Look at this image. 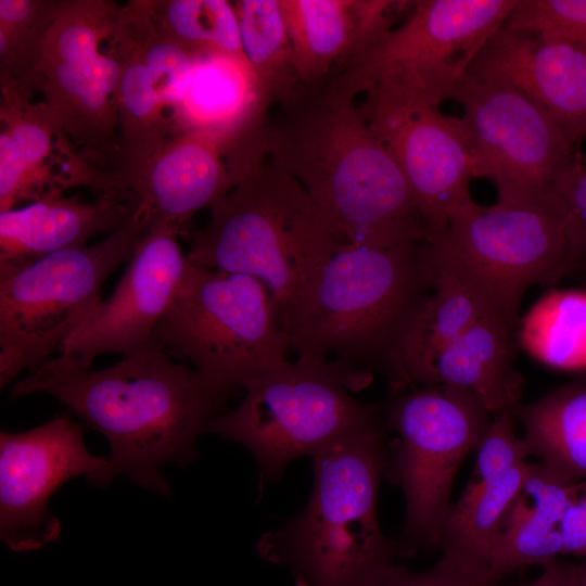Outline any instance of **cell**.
<instances>
[{
  "instance_id": "obj_19",
  "label": "cell",
  "mask_w": 586,
  "mask_h": 586,
  "mask_svg": "<svg viewBox=\"0 0 586 586\" xmlns=\"http://www.w3.org/2000/svg\"><path fill=\"white\" fill-rule=\"evenodd\" d=\"M222 142L199 132L165 140L133 164L111 173L114 195L148 208L151 225L186 232L189 219L233 186Z\"/></svg>"
},
{
  "instance_id": "obj_7",
  "label": "cell",
  "mask_w": 586,
  "mask_h": 586,
  "mask_svg": "<svg viewBox=\"0 0 586 586\" xmlns=\"http://www.w3.org/2000/svg\"><path fill=\"white\" fill-rule=\"evenodd\" d=\"M348 390L333 364L297 357L247 384L241 404L213 418L206 432L244 446L262 475L276 481L297 457L387 433L381 404L361 403Z\"/></svg>"
},
{
  "instance_id": "obj_3",
  "label": "cell",
  "mask_w": 586,
  "mask_h": 586,
  "mask_svg": "<svg viewBox=\"0 0 586 586\" xmlns=\"http://www.w3.org/2000/svg\"><path fill=\"white\" fill-rule=\"evenodd\" d=\"M429 241L392 246L344 243L327 260L289 331L297 357L330 362L349 388L387 375L399 336L431 292Z\"/></svg>"
},
{
  "instance_id": "obj_33",
  "label": "cell",
  "mask_w": 586,
  "mask_h": 586,
  "mask_svg": "<svg viewBox=\"0 0 586 586\" xmlns=\"http://www.w3.org/2000/svg\"><path fill=\"white\" fill-rule=\"evenodd\" d=\"M504 26L586 47V0H519Z\"/></svg>"
},
{
  "instance_id": "obj_14",
  "label": "cell",
  "mask_w": 586,
  "mask_h": 586,
  "mask_svg": "<svg viewBox=\"0 0 586 586\" xmlns=\"http://www.w3.org/2000/svg\"><path fill=\"white\" fill-rule=\"evenodd\" d=\"M519 0H417L407 18L341 73L336 81L354 95L380 73L392 72L437 105L458 84Z\"/></svg>"
},
{
  "instance_id": "obj_10",
  "label": "cell",
  "mask_w": 586,
  "mask_h": 586,
  "mask_svg": "<svg viewBox=\"0 0 586 586\" xmlns=\"http://www.w3.org/2000/svg\"><path fill=\"white\" fill-rule=\"evenodd\" d=\"M122 7L110 1H59L23 88L42 101L91 162L119 158L117 91Z\"/></svg>"
},
{
  "instance_id": "obj_2",
  "label": "cell",
  "mask_w": 586,
  "mask_h": 586,
  "mask_svg": "<svg viewBox=\"0 0 586 586\" xmlns=\"http://www.w3.org/2000/svg\"><path fill=\"white\" fill-rule=\"evenodd\" d=\"M55 397L109 442L111 482L126 475L168 496L161 470L198 458V437L222 413L225 394L153 342L111 367L92 370L61 355L12 384V397Z\"/></svg>"
},
{
  "instance_id": "obj_38",
  "label": "cell",
  "mask_w": 586,
  "mask_h": 586,
  "mask_svg": "<svg viewBox=\"0 0 586 586\" xmlns=\"http://www.w3.org/2000/svg\"><path fill=\"white\" fill-rule=\"evenodd\" d=\"M491 586H572V583L566 573L564 562L555 560L544 565L540 575L528 583L501 585L500 582H498Z\"/></svg>"
},
{
  "instance_id": "obj_17",
  "label": "cell",
  "mask_w": 586,
  "mask_h": 586,
  "mask_svg": "<svg viewBox=\"0 0 586 586\" xmlns=\"http://www.w3.org/2000/svg\"><path fill=\"white\" fill-rule=\"evenodd\" d=\"M0 213L24 201L62 196L89 187L98 196L113 190L109 171L93 167L43 103L29 101L1 76Z\"/></svg>"
},
{
  "instance_id": "obj_11",
  "label": "cell",
  "mask_w": 586,
  "mask_h": 586,
  "mask_svg": "<svg viewBox=\"0 0 586 586\" xmlns=\"http://www.w3.org/2000/svg\"><path fill=\"white\" fill-rule=\"evenodd\" d=\"M428 241L435 266L515 313L528 288L563 277L569 250L563 207L500 201L484 206L471 200Z\"/></svg>"
},
{
  "instance_id": "obj_23",
  "label": "cell",
  "mask_w": 586,
  "mask_h": 586,
  "mask_svg": "<svg viewBox=\"0 0 586 586\" xmlns=\"http://www.w3.org/2000/svg\"><path fill=\"white\" fill-rule=\"evenodd\" d=\"M191 77L175 111L176 135L199 132L224 143L228 157L259 130L269 110L244 56H192Z\"/></svg>"
},
{
  "instance_id": "obj_40",
  "label": "cell",
  "mask_w": 586,
  "mask_h": 586,
  "mask_svg": "<svg viewBox=\"0 0 586 586\" xmlns=\"http://www.w3.org/2000/svg\"><path fill=\"white\" fill-rule=\"evenodd\" d=\"M579 499L582 500V502L584 504L585 508H586V481L583 482V487H582V491L578 495Z\"/></svg>"
},
{
  "instance_id": "obj_9",
  "label": "cell",
  "mask_w": 586,
  "mask_h": 586,
  "mask_svg": "<svg viewBox=\"0 0 586 586\" xmlns=\"http://www.w3.org/2000/svg\"><path fill=\"white\" fill-rule=\"evenodd\" d=\"M151 228L140 205L123 228L93 245L47 255L0 279V384L35 371L100 305L104 281L128 263Z\"/></svg>"
},
{
  "instance_id": "obj_26",
  "label": "cell",
  "mask_w": 586,
  "mask_h": 586,
  "mask_svg": "<svg viewBox=\"0 0 586 586\" xmlns=\"http://www.w3.org/2000/svg\"><path fill=\"white\" fill-rule=\"evenodd\" d=\"M582 487L583 482H572L542 462L530 463L486 561L495 582L527 565L544 566L562 555L558 525Z\"/></svg>"
},
{
  "instance_id": "obj_13",
  "label": "cell",
  "mask_w": 586,
  "mask_h": 586,
  "mask_svg": "<svg viewBox=\"0 0 586 586\" xmlns=\"http://www.w3.org/2000/svg\"><path fill=\"white\" fill-rule=\"evenodd\" d=\"M451 100L479 164L495 183L498 201L563 207L561 188L577 153L555 120L506 84L466 74Z\"/></svg>"
},
{
  "instance_id": "obj_37",
  "label": "cell",
  "mask_w": 586,
  "mask_h": 586,
  "mask_svg": "<svg viewBox=\"0 0 586 586\" xmlns=\"http://www.w3.org/2000/svg\"><path fill=\"white\" fill-rule=\"evenodd\" d=\"M578 495L564 510L558 531L562 543V555L586 559V508Z\"/></svg>"
},
{
  "instance_id": "obj_6",
  "label": "cell",
  "mask_w": 586,
  "mask_h": 586,
  "mask_svg": "<svg viewBox=\"0 0 586 586\" xmlns=\"http://www.w3.org/2000/svg\"><path fill=\"white\" fill-rule=\"evenodd\" d=\"M152 342L230 396L289 361V336L264 283L188 260Z\"/></svg>"
},
{
  "instance_id": "obj_20",
  "label": "cell",
  "mask_w": 586,
  "mask_h": 586,
  "mask_svg": "<svg viewBox=\"0 0 586 586\" xmlns=\"http://www.w3.org/2000/svg\"><path fill=\"white\" fill-rule=\"evenodd\" d=\"M467 73L524 93L574 145L586 138V47L502 25Z\"/></svg>"
},
{
  "instance_id": "obj_5",
  "label": "cell",
  "mask_w": 586,
  "mask_h": 586,
  "mask_svg": "<svg viewBox=\"0 0 586 586\" xmlns=\"http://www.w3.org/2000/svg\"><path fill=\"white\" fill-rule=\"evenodd\" d=\"M387 433L352 437L313 456L303 510L262 535L258 556L289 569L296 586H379L405 566L377 517Z\"/></svg>"
},
{
  "instance_id": "obj_25",
  "label": "cell",
  "mask_w": 586,
  "mask_h": 586,
  "mask_svg": "<svg viewBox=\"0 0 586 586\" xmlns=\"http://www.w3.org/2000/svg\"><path fill=\"white\" fill-rule=\"evenodd\" d=\"M519 321V313L488 309L440 356L432 384L471 392L492 415L517 410L524 385L513 367Z\"/></svg>"
},
{
  "instance_id": "obj_32",
  "label": "cell",
  "mask_w": 586,
  "mask_h": 586,
  "mask_svg": "<svg viewBox=\"0 0 586 586\" xmlns=\"http://www.w3.org/2000/svg\"><path fill=\"white\" fill-rule=\"evenodd\" d=\"M59 1L1 0V76L23 90Z\"/></svg>"
},
{
  "instance_id": "obj_31",
  "label": "cell",
  "mask_w": 586,
  "mask_h": 586,
  "mask_svg": "<svg viewBox=\"0 0 586 586\" xmlns=\"http://www.w3.org/2000/svg\"><path fill=\"white\" fill-rule=\"evenodd\" d=\"M145 4L157 31L191 56H244L237 12L228 1L169 0Z\"/></svg>"
},
{
  "instance_id": "obj_24",
  "label": "cell",
  "mask_w": 586,
  "mask_h": 586,
  "mask_svg": "<svg viewBox=\"0 0 586 586\" xmlns=\"http://www.w3.org/2000/svg\"><path fill=\"white\" fill-rule=\"evenodd\" d=\"M493 307L504 308L469 279L435 266L433 288L412 314L395 347L386 375L391 393L431 385L440 356Z\"/></svg>"
},
{
  "instance_id": "obj_1",
  "label": "cell",
  "mask_w": 586,
  "mask_h": 586,
  "mask_svg": "<svg viewBox=\"0 0 586 586\" xmlns=\"http://www.w3.org/2000/svg\"><path fill=\"white\" fill-rule=\"evenodd\" d=\"M334 80L301 85L266 114L264 158L295 178L348 243L428 241L429 227L398 166Z\"/></svg>"
},
{
  "instance_id": "obj_18",
  "label": "cell",
  "mask_w": 586,
  "mask_h": 586,
  "mask_svg": "<svg viewBox=\"0 0 586 586\" xmlns=\"http://www.w3.org/2000/svg\"><path fill=\"white\" fill-rule=\"evenodd\" d=\"M177 237L151 225L112 295L60 347L63 356L90 368L102 354L125 357L152 343L187 266Z\"/></svg>"
},
{
  "instance_id": "obj_8",
  "label": "cell",
  "mask_w": 586,
  "mask_h": 586,
  "mask_svg": "<svg viewBox=\"0 0 586 586\" xmlns=\"http://www.w3.org/2000/svg\"><path fill=\"white\" fill-rule=\"evenodd\" d=\"M388 444L384 477L405 498L397 557L438 547L457 470L476 449L493 415L471 392L448 384L391 393L381 404Z\"/></svg>"
},
{
  "instance_id": "obj_27",
  "label": "cell",
  "mask_w": 586,
  "mask_h": 586,
  "mask_svg": "<svg viewBox=\"0 0 586 586\" xmlns=\"http://www.w3.org/2000/svg\"><path fill=\"white\" fill-rule=\"evenodd\" d=\"M530 456L572 482L586 481V374L520 405Z\"/></svg>"
},
{
  "instance_id": "obj_28",
  "label": "cell",
  "mask_w": 586,
  "mask_h": 586,
  "mask_svg": "<svg viewBox=\"0 0 586 586\" xmlns=\"http://www.w3.org/2000/svg\"><path fill=\"white\" fill-rule=\"evenodd\" d=\"M528 468L524 462L493 481L468 483L443 527L438 545L442 557L488 574L486 561L492 546Z\"/></svg>"
},
{
  "instance_id": "obj_35",
  "label": "cell",
  "mask_w": 586,
  "mask_h": 586,
  "mask_svg": "<svg viewBox=\"0 0 586 586\" xmlns=\"http://www.w3.org/2000/svg\"><path fill=\"white\" fill-rule=\"evenodd\" d=\"M561 199L565 209L569 244L564 277L586 265V156L577 155L561 188Z\"/></svg>"
},
{
  "instance_id": "obj_29",
  "label": "cell",
  "mask_w": 586,
  "mask_h": 586,
  "mask_svg": "<svg viewBox=\"0 0 586 586\" xmlns=\"http://www.w3.org/2000/svg\"><path fill=\"white\" fill-rule=\"evenodd\" d=\"M518 344L540 364L586 371V290H552L520 317Z\"/></svg>"
},
{
  "instance_id": "obj_30",
  "label": "cell",
  "mask_w": 586,
  "mask_h": 586,
  "mask_svg": "<svg viewBox=\"0 0 586 586\" xmlns=\"http://www.w3.org/2000/svg\"><path fill=\"white\" fill-rule=\"evenodd\" d=\"M233 5L244 56L270 106L302 85L279 0H241Z\"/></svg>"
},
{
  "instance_id": "obj_16",
  "label": "cell",
  "mask_w": 586,
  "mask_h": 586,
  "mask_svg": "<svg viewBox=\"0 0 586 586\" xmlns=\"http://www.w3.org/2000/svg\"><path fill=\"white\" fill-rule=\"evenodd\" d=\"M119 158L127 167L176 135L174 116L187 90L193 58L162 36L144 1L122 7L117 26Z\"/></svg>"
},
{
  "instance_id": "obj_22",
  "label": "cell",
  "mask_w": 586,
  "mask_h": 586,
  "mask_svg": "<svg viewBox=\"0 0 586 586\" xmlns=\"http://www.w3.org/2000/svg\"><path fill=\"white\" fill-rule=\"evenodd\" d=\"M139 206L110 195L92 203L55 196L0 213V279L52 253L127 225Z\"/></svg>"
},
{
  "instance_id": "obj_12",
  "label": "cell",
  "mask_w": 586,
  "mask_h": 586,
  "mask_svg": "<svg viewBox=\"0 0 586 586\" xmlns=\"http://www.w3.org/2000/svg\"><path fill=\"white\" fill-rule=\"evenodd\" d=\"M362 92L359 110L409 184L430 235L442 231L473 200L470 182L480 178L462 118L442 113L392 72L378 74Z\"/></svg>"
},
{
  "instance_id": "obj_21",
  "label": "cell",
  "mask_w": 586,
  "mask_h": 586,
  "mask_svg": "<svg viewBox=\"0 0 586 586\" xmlns=\"http://www.w3.org/2000/svg\"><path fill=\"white\" fill-rule=\"evenodd\" d=\"M413 2L279 0L302 85L321 84L361 58Z\"/></svg>"
},
{
  "instance_id": "obj_15",
  "label": "cell",
  "mask_w": 586,
  "mask_h": 586,
  "mask_svg": "<svg viewBox=\"0 0 586 586\" xmlns=\"http://www.w3.org/2000/svg\"><path fill=\"white\" fill-rule=\"evenodd\" d=\"M109 458L92 455L84 429L58 416L24 432L0 433V537L13 551H33L58 539L61 525L49 508L55 491L85 475L110 483Z\"/></svg>"
},
{
  "instance_id": "obj_34",
  "label": "cell",
  "mask_w": 586,
  "mask_h": 586,
  "mask_svg": "<svg viewBox=\"0 0 586 586\" xmlns=\"http://www.w3.org/2000/svg\"><path fill=\"white\" fill-rule=\"evenodd\" d=\"M517 410L493 415L492 422L477 445L476 460L470 483H485L500 477L526 462L530 451L515 432Z\"/></svg>"
},
{
  "instance_id": "obj_39",
  "label": "cell",
  "mask_w": 586,
  "mask_h": 586,
  "mask_svg": "<svg viewBox=\"0 0 586 586\" xmlns=\"http://www.w3.org/2000/svg\"><path fill=\"white\" fill-rule=\"evenodd\" d=\"M572 586H586V559L579 563L564 562Z\"/></svg>"
},
{
  "instance_id": "obj_4",
  "label": "cell",
  "mask_w": 586,
  "mask_h": 586,
  "mask_svg": "<svg viewBox=\"0 0 586 586\" xmlns=\"http://www.w3.org/2000/svg\"><path fill=\"white\" fill-rule=\"evenodd\" d=\"M191 238L195 266L258 279L289 336L320 270L347 241L292 176L263 158L209 207Z\"/></svg>"
},
{
  "instance_id": "obj_36",
  "label": "cell",
  "mask_w": 586,
  "mask_h": 586,
  "mask_svg": "<svg viewBox=\"0 0 586 586\" xmlns=\"http://www.w3.org/2000/svg\"><path fill=\"white\" fill-rule=\"evenodd\" d=\"M494 583L485 572L441 557L426 571L411 572L405 566L379 586H491Z\"/></svg>"
}]
</instances>
